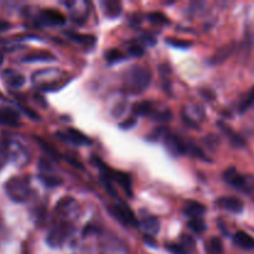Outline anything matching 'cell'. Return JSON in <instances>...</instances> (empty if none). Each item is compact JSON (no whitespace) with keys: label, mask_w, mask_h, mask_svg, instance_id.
Segmentation results:
<instances>
[{"label":"cell","mask_w":254,"mask_h":254,"mask_svg":"<svg viewBox=\"0 0 254 254\" xmlns=\"http://www.w3.org/2000/svg\"><path fill=\"white\" fill-rule=\"evenodd\" d=\"M151 72L146 67L140 64L130 66L123 74V86L129 93H143L151 83Z\"/></svg>","instance_id":"1"},{"label":"cell","mask_w":254,"mask_h":254,"mask_svg":"<svg viewBox=\"0 0 254 254\" xmlns=\"http://www.w3.org/2000/svg\"><path fill=\"white\" fill-rule=\"evenodd\" d=\"M31 79L37 89L51 92L62 88L68 82V74L59 68H46L35 72Z\"/></svg>","instance_id":"2"},{"label":"cell","mask_w":254,"mask_h":254,"mask_svg":"<svg viewBox=\"0 0 254 254\" xmlns=\"http://www.w3.org/2000/svg\"><path fill=\"white\" fill-rule=\"evenodd\" d=\"M4 189L10 200L14 202H25L31 193L29 180L24 176H14L9 179L5 183Z\"/></svg>","instance_id":"3"},{"label":"cell","mask_w":254,"mask_h":254,"mask_svg":"<svg viewBox=\"0 0 254 254\" xmlns=\"http://www.w3.org/2000/svg\"><path fill=\"white\" fill-rule=\"evenodd\" d=\"M223 179L237 190L246 193L254 192V176L238 173L236 168H230L223 173Z\"/></svg>","instance_id":"4"},{"label":"cell","mask_w":254,"mask_h":254,"mask_svg":"<svg viewBox=\"0 0 254 254\" xmlns=\"http://www.w3.org/2000/svg\"><path fill=\"white\" fill-rule=\"evenodd\" d=\"M93 161L96 163V165L101 169L102 175H106L107 178L111 179L112 181L118 183L119 185L122 186V189L126 191L127 195L129 196L133 195V191H131V180H130V176H129L128 174L122 173V171L112 170L111 168H108L106 164H103L101 160H99V158H96V156H93Z\"/></svg>","instance_id":"5"},{"label":"cell","mask_w":254,"mask_h":254,"mask_svg":"<svg viewBox=\"0 0 254 254\" xmlns=\"http://www.w3.org/2000/svg\"><path fill=\"white\" fill-rule=\"evenodd\" d=\"M56 215L62 222L72 223L79 215V205L73 197H62L57 202Z\"/></svg>","instance_id":"6"},{"label":"cell","mask_w":254,"mask_h":254,"mask_svg":"<svg viewBox=\"0 0 254 254\" xmlns=\"http://www.w3.org/2000/svg\"><path fill=\"white\" fill-rule=\"evenodd\" d=\"M72 231V223L62 222L59 221L54 227L50 230L49 235H47V245L52 248H60L67 240Z\"/></svg>","instance_id":"7"},{"label":"cell","mask_w":254,"mask_h":254,"mask_svg":"<svg viewBox=\"0 0 254 254\" xmlns=\"http://www.w3.org/2000/svg\"><path fill=\"white\" fill-rule=\"evenodd\" d=\"M4 143L6 145L7 153H9V160H11L15 165L25 166L29 163V151L20 141L6 139V140H4Z\"/></svg>","instance_id":"8"},{"label":"cell","mask_w":254,"mask_h":254,"mask_svg":"<svg viewBox=\"0 0 254 254\" xmlns=\"http://www.w3.org/2000/svg\"><path fill=\"white\" fill-rule=\"evenodd\" d=\"M112 215L117 218L121 223H123L124 226H139V222L136 221L135 215L133 213V211L129 208V206H127L126 203L119 202L117 205H112L109 208Z\"/></svg>","instance_id":"9"},{"label":"cell","mask_w":254,"mask_h":254,"mask_svg":"<svg viewBox=\"0 0 254 254\" xmlns=\"http://www.w3.org/2000/svg\"><path fill=\"white\" fill-rule=\"evenodd\" d=\"M181 116H183L184 122L188 126L197 128L201 122L203 121V118H205V112H203L202 107L197 106V104H189L183 109Z\"/></svg>","instance_id":"10"},{"label":"cell","mask_w":254,"mask_h":254,"mask_svg":"<svg viewBox=\"0 0 254 254\" xmlns=\"http://www.w3.org/2000/svg\"><path fill=\"white\" fill-rule=\"evenodd\" d=\"M56 135L59 136V138H61V140L68 141V143L73 144V145H77V146L88 145V144L92 143V140L88 138V136L84 135L82 131L77 130V129H73V128L67 129V130L64 131V133L59 131V133H56Z\"/></svg>","instance_id":"11"},{"label":"cell","mask_w":254,"mask_h":254,"mask_svg":"<svg viewBox=\"0 0 254 254\" xmlns=\"http://www.w3.org/2000/svg\"><path fill=\"white\" fill-rule=\"evenodd\" d=\"M40 24L51 25V26H57V25H64L66 22V17L61 11L55 9H44L37 16Z\"/></svg>","instance_id":"12"},{"label":"cell","mask_w":254,"mask_h":254,"mask_svg":"<svg viewBox=\"0 0 254 254\" xmlns=\"http://www.w3.org/2000/svg\"><path fill=\"white\" fill-rule=\"evenodd\" d=\"M164 144L169 153L174 156H180L186 153V144L179 136L171 133H165L163 136Z\"/></svg>","instance_id":"13"},{"label":"cell","mask_w":254,"mask_h":254,"mask_svg":"<svg viewBox=\"0 0 254 254\" xmlns=\"http://www.w3.org/2000/svg\"><path fill=\"white\" fill-rule=\"evenodd\" d=\"M216 203H217V206L220 208L232 213H241L243 211V208H245V203H243V201L238 197H232V196L220 197Z\"/></svg>","instance_id":"14"},{"label":"cell","mask_w":254,"mask_h":254,"mask_svg":"<svg viewBox=\"0 0 254 254\" xmlns=\"http://www.w3.org/2000/svg\"><path fill=\"white\" fill-rule=\"evenodd\" d=\"M2 77V81L5 82V84H6L7 87H10V88H20V87H22L25 84V77L22 76L20 72L15 71V69H11V68H7L5 69L4 72H2L1 74Z\"/></svg>","instance_id":"15"},{"label":"cell","mask_w":254,"mask_h":254,"mask_svg":"<svg viewBox=\"0 0 254 254\" xmlns=\"http://www.w3.org/2000/svg\"><path fill=\"white\" fill-rule=\"evenodd\" d=\"M67 6L69 7V11H71V16L73 19L74 22H82L86 20L87 15H88V4L84 1H73L67 4Z\"/></svg>","instance_id":"16"},{"label":"cell","mask_w":254,"mask_h":254,"mask_svg":"<svg viewBox=\"0 0 254 254\" xmlns=\"http://www.w3.org/2000/svg\"><path fill=\"white\" fill-rule=\"evenodd\" d=\"M217 126H218V128L221 129V131H222V133L227 136V139L230 140V143L232 144L235 148H243V146L246 145L245 139H243L240 134L236 133V131L233 130L230 126H227V124L223 123V122H221V121L218 122Z\"/></svg>","instance_id":"17"},{"label":"cell","mask_w":254,"mask_h":254,"mask_svg":"<svg viewBox=\"0 0 254 254\" xmlns=\"http://www.w3.org/2000/svg\"><path fill=\"white\" fill-rule=\"evenodd\" d=\"M101 254H121L124 253V247L116 238H106L99 246Z\"/></svg>","instance_id":"18"},{"label":"cell","mask_w":254,"mask_h":254,"mask_svg":"<svg viewBox=\"0 0 254 254\" xmlns=\"http://www.w3.org/2000/svg\"><path fill=\"white\" fill-rule=\"evenodd\" d=\"M139 226H140L144 232L148 233V236L156 235L160 230V222H159V218L155 217V216H144Z\"/></svg>","instance_id":"19"},{"label":"cell","mask_w":254,"mask_h":254,"mask_svg":"<svg viewBox=\"0 0 254 254\" xmlns=\"http://www.w3.org/2000/svg\"><path fill=\"white\" fill-rule=\"evenodd\" d=\"M0 124L9 127L20 126L17 112L11 108H0Z\"/></svg>","instance_id":"20"},{"label":"cell","mask_w":254,"mask_h":254,"mask_svg":"<svg viewBox=\"0 0 254 254\" xmlns=\"http://www.w3.org/2000/svg\"><path fill=\"white\" fill-rule=\"evenodd\" d=\"M184 212L190 218H201L206 213V207L197 201H189L185 205Z\"/></svg>","instance_id":"21"},{"label":"cell","mask_w":254,"mask_h":254,"mask_svg":"<svg viewBox=\"0 0 254 254\" xmlns=\"http://www.w3.org/2000/svg\"><path fill=\"white\" fill-rule=\"evenodd\" d=\"M103 6V12L107 17L109 19H114V17L119 16L122 12V2L116 1V0H106L102 2Z\"/></svg>","instance_id":"22"},{"label":"cell","mask_w":254,"mask_h":254,"mask_svg":"<svg viewBox=\"0 0 254 254\" xmlns=\"http://www.w3.org/2000/svg\"><path fill=\"white\" fill-rule=\"evenodd\" d=\"M66 35L68 36L69 40L82 45V46L92 47L94 44H96V37H94L93 35H82V34H77V32H72V31L66 32Z\"/></svg>","instance_id":"23"},{"label":"cell","mask_w":254,"mask_h":254,"mask_svg":"<svg viewBox=\"0 0 254 254\" xmlns=\"http://www.w3.org/2000/svg\"><path fill=\"white\" fill-rule=\"evenodd\" d=\"M173 113H171L170 109L165 106H161V104H156L154 106L153 112L150 114V118H153L154 121L158 122H168L170 121Z\"/></svg>","instance_id":"24"},{"label":"cell","mask_w":254,"mask_h":254,"mask_svg":"<svg viewBox=\"0 0 254 254\" xmlns=\"http://www.w3.org/2000/svg\"><path fill=\"white\" fill-rule=\"evenodd\" d=\"M235 243L237 246H240L241 248L247 251H252L254 250V238L251 237L250 235H247L243 231H240L235 235V238H233Z\"/></svg>","instance_id":"25"},{"label":"cell","mask_w":254,"mask_h":254,"mask_svg":"<svg viewBox=\"0 0 254 254\" xmlns=\"http://www.w3.org/2000/svg\"><path fill=\"white\" fill-rule=\"evenodd\" d=\"M56 57L52 54L47 51H40V52H34V54H30L27 56H25L22 59L24 62H47V61H55Z\"/></svg>","instance_id":"26"},{"label":"cell","mask_w":254,"mask_h":254,"mask_svg":"<svg viewBox=\"0 0 254 254\" xmlns=\"http://www.w3.org/2000/svg\"><path fill=\"white\" fill-rule=\"evenodd\" d=\"M154 106H155V103L150 101L139 102V103H135L133 106V112L134 114H136V116L150 117L151 112H153L154 109Z\"/></svg>","instance_id":"27"},{"label":"cell","mask_w":254,"mask_h":254,"mask_svg":"<svg viewBox=\"0 0 254 254\" xmlns=\"http://www.w3.org/2000/svg\"><path fill=\"white\" fill-rule=\"evenodd\" d=\"M206 254H223V243L218 237H211L206 242Z\"/></svg>","instance_id":"28"},{"label":"cell","mask_w":254,"mask_h":254,"mask_svg":"<svg viewBox=\"0 0 254 254\" xmlns=\"http://www.w3.org/2000/svg\"><path fill=\"white\" fill-rule=\"evenodd\" d=\"M231 52H232V46L222 47V49L217 50V52H216V54L213 55L212 57H211L210 62H211V64H222L223 61H226V60L230 57Z\"/></svg>","instance_id":"29"},{"label":"cell","mask_w":254,"mask_h":254,"mask_svg":"<svg viewBox=\"0 0 254 254\" xmlns=\"http://www.w3.org/2000/svg\"><path fill=\"white\" fill-rule=\"evenodd\" d=\"M104 57H106L107 62H108L109 64H118V62L124 61V60H126V54H123L121 50L111 49L106 52Z\"/></svg>","instance_id":"30"},{"label":"cell","mask_w":254,"mask_h":254,"mask_svg":"<svg viewBox=\"0 0 254 254\" xmlns=\"http://www.w3.org/2000/svg\"><path fill=\"white\" fill-rule=\"evenodd\" d=\"M253 104H254V86L251 88V91L248 92L245 97H243L242 101H241L240 107H238V109H240V113H246V112H247L248 109L253 106Z\"/></svg>","instance_id":"31"},{"label":"cell","mask_w":254,"mask_h":254,"mask_svg":"<svg viewBox=\"0 0 254 254\" xmlns=\"http://www.w3.org/2000/svg\"><path fill=\"white\" fill-rule=\"evenodd\" d=\"M189 227H190V230L192 231V232L197 233V235H201V233H203L207 230L205 221H203L202 218H191V220L189 221Z\"/></svg>","instance_id":"32"},{"label":"cell","mask_w":254,"mask_h":254,"mask_svg":"<svg viewBox=\"0 0 254 254\" xmlns=\"http://www.w3.org/2000/svg\"><path fill=\"white\" fill-rule=\"evenodd\" d=\"M186 153H189L190 154V155H192V156H195V158H197V159H202V160H208V158L207 156H206V154L203 153L202 150H201L200 148H198L197 145H196V144H193V143H188L186 144Z\"/></svg>","instance_id":"33"},{"label":"cell","mask_w":254,"mask_h":254,"mask_svg":"<svg viewBox=\"0 0 254 254\" xmlns=\"http://www.w3.org/2000/svg\"><path fill=\"white\" fill-rule=\"evenodd\" d=\"M40 179L49 188H54V186L61 185L62 184V180H60V178H56L52 174H40Z\"/></svg>","instance_id":"34"},{"label":"cell","mask_w":254,"mask_h":254,"mask_svg":"<svg viewBox=\"0 0 254 254\" xmlns=\"http://www.w3.org/2000/svg\"><path fill=\"white\" fill-rule=\"evenodd\" d=\"M148 19H149V21L153 22V24H156V25L169 24V19L163 14V12H158V11L150 12V14L148 15Z\"/></svg>","instance_id":"35"},{"label":"cell","mask_w":254,"mask_h":254,"mask_svg":"<svg viewBox=\"0 0 254 254\" xmlns=\"http://www.w3.org/2000/svg\"><path fill=\"white\" fill-rule=\"evenodd\" d=\"M166 42L173 47H178V49H189V47L192 46V42L181 39H169L166 40Z\"/></svg>","instance_id":"36"},{"label":"cell","mask_w":254,"mask_h":254,"mask_svg":"<svg viewBox=\"0 0 254 254\" xmlns=\"http://www.w3.org/2000/svg\"><path fill=\"white\" fill-rule=\"evenodd\" d=\"M144 52H145V50H144V47L141 46V45H139L138 42H131V44H129L128 54L131 55V56H143Z\"/></svg>","instance_id":"37"},{"label":"cell","mask_w":254,"mask_h":254,"mask_svg":"<svg viewBox=\"0 0 254 254\" xmlns=\"http://www.w3.org/2000/svg\"><path fill=\"white\" fill-rule=\"evenodd\" d=\"M9 161V153H7L6 145H5L4 140L0 141V170L6 165V163Z\"/></svg>","instance_id":"38"},{"label":"cell","mask_w":254,"mask_h":254,"mask_svg":"<svg viewBox=\"0 0 254 254\" xmlns=\"http://www.w3.org/2000/svg\"><path fill=\"white\" fill-rule=\"evenodd\" d=\"M165 248L171 254H189L188 251L181 245H178V243H166Z\"/></svg>","instance_id":"39"},{"label":"cell","mask_w":254,"mask_h":254,"mask_svg":"<svg viewBox=\"0 0 254 254\" xmlns=\"http://www.w3.org/2000/svg\"><path fill=\"white\" fill-rule=\"evenodd\" d=\"M101 180H102V183H103L106 190L108 191L109 195L113 196V197H117V191L114 190V186H113V184H112L113 181H112L109 178H107L106 175H102V174H101Z\"/></svg>","instance_id":"40"},{"label":"cell","mask_w":254,"mask_h":254,"mask_svg":"<svg viewBox=\"0 0 254 254\" xmlns=\"http://www.w3.org/2000/svg\"><path fill=\"white\" fill-rule=\"evenodd\" d=\"M203 143H205L208 148L213 150V149L217 148V145L220 144V138H218L217 135H215V134H210V135L203 138Z\"/></svg>","instance_id":"41"},{"label":"cell","mask_w":254,"mask_h":254,"mask_svg":"<svg viewBox=\"0 0 254 254\" xmlns=\"http://www.w3.org/2000/svg\"><path fill=\"white\" fill-rule=\"evenodd\" d=\"M127 109V103L124 101L122 102H118V103L116 104V106L112 108V114H113V117H116V118H119V117H122L124 114V112H126Z\"/></svg>","instance_id":"42"},{"label":"cell","mask_w":254,"mask_h":254,"mask_svg":"<svg viewBox=\"0 0 254 254\" xmlns=\"http://www.w3.org/2000/svg\"><path fill=\"white\" fill-rule=\"evenodd\" d=\"M181 242H183V245L181 246H183L186 251L193 250V248H195V241H193L190 236H186V235L181 236Z\"/></svg>","instance_id":"43"},{"label":"cell","mask_w":254,"mask_h":254,"mask_svg":"<svg viewBox=\"0 0 254 254\" xmlns=\"http://www.w3.org/2000/svg\"><path fill=\"white\" fill-rule=\"evenodd\" d=\"M37 143L41 144L42 148L45 149V151H46V153H49V155L51 156V158H59V154L54 150V148H51L50 145H47V144L45 143V141H42L40 138H37Z\"/></svg>","instance_id":"44"},{"label":"cell","mask_w":254,"mask_h":254,"mask_svg":"<svg viewBox=\"0 0 254 254\" xmlns=\"http://www.w3.org/2000/svg\"><path fill=\"white\" fill-rule=\"evenodd\" d=\"M135 123H136L135 119L131 118V119H128V121H126L124 123H122L121 127L123 129H129V128H131L133 126H135Z\"/></svg>","instance_id":"45"},{"label":"cell","mask_w":254,"mask_h":254,"mask_svg":"<svg viewBox=\"0 0 254 254\" xmlns=\"http://www.w3.org/2000/svg\"><path fill=\"white\" fill-rule=\"evenodd\" d=\"M66 160L68 161L69 164H71V165H73V166H76V168H79V169H83V165H82L81 163H79L78 160H74L73 158H71V156H66Z\"/></svg>","instance_id":"46"},{"label":"cell","mask_w":254,"mask_h":254,"mask_svg":"<svg viewBox=\"0 0 254 254\" xmlns=\"http://www.w3.org/2000/svg\"><path fill=\"white\" fill-rule=\"evenodd\" d=\"M141 39H143V41L148 45H155V42H156L155 39H154L153 36H150V35H144Z\"/></svg>","instance_id":"47"},{"label":"cell","mask_w":254,"mask_h":254,"mask_svg":"<svg viewBox=\"0 0 254 254\" xmlns=\"http://www.w3.org/2000/svg\"><path fill=\"white\" fill-rule=\"evenodd\" d=\"M10 27V24L9 22L4 21V20H0V32L1 31H5L6 29H9Z\"/></svg>","instance_id":"48"},{"label":"cell","mask_w":254,"mask_h":254,"mask_svg":"<svg viewBox=\"0 0 254 254\" xmlns=\"http://www.w3.org/2000/svg\"><path fill=\"white\" fill-rule=\"evenodd\" d=\"M2 61H4V56H2V54L0 52V66L2 64Z\"/></svg>","instance_id":"49"}]
</instances>
